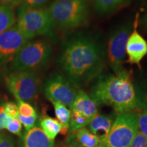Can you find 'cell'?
Returning <instances> with one entry per match:
<instances>
[{
	"instance_id": "6da1fadb",
	"label": "cell",
	"mask_w": 147,
	"mask_h": 147,
	"mask_svg": "<svg viewBox=\"0 0 147 147\" xmlns=\"http://www.w3.org/2000/svg\"><path fill=\"white\" fill-rule=\"evenodd\" d=\"M59 63L74 87H83L102 74L105 65L104 47L94 37L74 35L64 41Z\"/></svg>"
},
{
	"instance_id": "7a4b0ae2",
	"label": "cell",
	"mask_w": 147,
	"mask_h": 147,
	"mask_svg": "<svg viewBox=\"0 0 147 147\" xmlns=\"http://www.w3.org/2000/svg\"><path fill=\"white\" fill-rule=\"evenodd\" d=\"M89 96L97 106H111L117 114L138 111L136 91L131 74L125 69L117 74L100 75Z\"/></svg>"
},
{
	"instance_id": "3957f363",
	"label": "cell",
	"mask_w": 147,
	"mask_h": 147,
	"mask_svg": "<svg viewBox=\"0 0 147 147\" xmlns=\"http://www.w3.org/2000/svg\"><path fill=\"white\" fill-rule=\"evenodd\" d=\"M48 9L55 27L62 30L78 28L89 21V10L86 0H54Z\"/></svg>"
},
{
	"instance_id": "277c9868",
	"label": "cell",
	"mask_w": 147,
	"mask_h": 147,
	"mask_svg": "<svg viewBox=\"0 0 147 147\" xmlns=\"http://www.w3.org/2000/svg\"><path fill=\"white\" fill-rule=\"evenodd\" d=\"M17 14L16 27L27 40L52 34L55 26L48 8H32L21 5Z\"/></svg>"
},
{
	"instance_id": "5b68a950",
	"label": "cell",
	"mask_w": 147,
	"mask_h": 147,
	"mask_svg": "<svg viewBox=\"0 0 147 147\" xmlns=\"http://www.w3.org/2000/svg\"><path fill=\"white\" fill-rule=\"evenodd\" d=\"M53 47L48 40L39 39L27 42L12 61L14 71H35L49 61Z\"/></svg>"
},
{
	"instance_id": "8992f818",
	"label": "cell",
	"mask_w": 147,
	"mask_h": 147,
	"mask_svg": "<svg viewBox=\"0 0 147 147\" xmlns=\"http://www.w3.org/2000/svg\"><path fill=\"white\" fill-rule=\"evenodd\" d=\"M138 131L137 113L117 114L104 147H129Z\"/></svg>"
},
{
	"instance_id": "52a82bcc",
	"label": "cell",
	"mask_w": 147,
	"mask_h": 147,
	"mask_svg": "<svg viewBox=\"0 0 147 147\" xmlns=\"http://www.w3.org/2000/svg\"><path fill=\"white\" fill-rule=\"evenodd\" d=\"M5 84L16 100L33 102L38 96L40 79L35 71H14L5 78Z\"/></svg>"
},
{
	"instance_id": "ba28073f",
	"label": "cell",
	"mask_w": 147,
	"mask_h": 147,
	"mask_svg": "<svg viewBox=\"0 0 147 147\" xmlns=\"http://www.w3.org/2000/svg\"><path fill=\"white\" fill-rule=\"evenodd\" d=\"M130 29L128 25L120 27L110 36L108 43V59L112 70L117 74L123 70L126 62V47Z\"/></svg>"
},
{
	"instance_id": "9c48e42d",
	"label": "cell",
	"mask_w": 147,
	"mask_h": 147,
	"mask_svg": "<svg viewBox=\"0 0 147 147\" xmlns=\"http://www.w3.org/2000/svg\"><path fill=\"white\" fill-rule=\"evenodd\" d=\"M45 96L51 102H59L70 107L77 91L68 80L61 74H53L46 82Z\"/></svg>"
},
{
	"instance_id": "30bf717a",
	"label": "cell",
	"mask_w": 147,
	"mask_h": 147,
	"mask_svg": "<svg viewBox=\"0 0 147 147\" xmlns=\"http://www.w3.org/2000/svg\"><path fill=\"white\" fill-rule=\"evenodd\" d=\"M16 26L0 34V63L13 61L14 57L27 42Z\"/></svg>"
},
{
	"instance_id": "8fae6325",
	"label": "cell",
	"mask_w": 147,
	"mask_h": 147,
	"mask_svg": "<svg viewBox=\"0 0 147 147\" xmlns=\"http://www.w3.org/2000/svg\"><path fill=\"white\" fill-rule=\"evenodd\" d=\"M138 14L136 15L134 23V31L128 37L127 42L126 53L127 60L130 64L140 65L141 61L147 54V42L138 32Z\"/></svg>"
},
{
	"instance_id": "7c38bea8",
	"label": "cell",
	"mask_w": 147,
	"mask_h": 147,
	"mask_svg": "<svg viewBox=\"0 0 147 147\" xmlns=\"http://www.w3.org/2000/svg\"><path fill=\"white\" fill-rule=\"evenodd\" d=\"M18 147H55L54 140L46 135L39 127L35 126L21 134Z\"/></svg>"
},
{
	"instance_id": "4fadbf2b",
	"label": "cell",
	"mask_w": 147,
	"mask_h": 147,
	"mask_svg": "<svg viewBox=\"0 0 147 147\" xmlns=\"http://www.w3.org/2000/svg\"><path fill=\"white\" fill-rule=\"evenodd\" d=\"M115 117L112 115L97 114L90 121L88 128L92 134L100 140V144L97 147H104Z\"/></svg>"
},
{
	"instance_id": "5bb4252c",
	"label": "cell",
	"mask_w": 147,
	"mask_h": 147,
	"mask_svg": "<svg viewBox=\"0 0 147 147\" xmlns=\"http://www.w3.org/2000/svg\"><path fill=\"white\" fill-rule=\"evenodd\" d=\"M97 104L83 90L80 89L77 92L75 100L71 104L70 110L76 111L84 115L90 120L98 114Z\"/></svg>"
},
{
	"instance_id": "9a60e30c",
	"label": "cell",
	"mask_w": 147,
	"mask_h": 147,
	"mask_svg": "<svg viewBox=\"0 0 147 147\" xmlns=\"http://www.w3.org/2000/svg\"><path fill=\"white\" fill-rule=\"evenodd\" d=\"M54 106L55 113L57 120L61 125L60 133L62 135H66L69 131V121L71 117V110L63 104L59 102H52Z\"/></svg>"
},
{
	"instance_id": "2e32d148",
	"label": "cell",
	"mask_w": 147,
	"mask_h": 147,
	"mask_svg": "<svg viewBox=\"0 0 147 147\" xmlns=\"http://www.w3.org/2000/svg\"><path fill=\"white\" fill-rule=\"evenodd\" d=\"M16 21V18L13 8L0 5V34L14 27Z\"/></svg>"
},
{
	"instance_id": "e0dca14e",
	"label": "cell",
	"mask_w": 147,
	"mask_h": 147,
	"mask_svg": "<svg viewBox=\"0 0 147 147\" xmlns=\"http://www.w3.org/2000/svg\"><path fill=\"white\" fill-rule=\"evenodd\" d=\"M40 127L49 138L54 140L61 129V125L57 120L50 117H44L40 119Z\"/></svg>"
},
{
	"instance_id": "ac0fdd59",
	"label": "cell",
	"mask_w": 147,
	"mask_h": 147,
	"mask_svg": "<svg viewBox=\"0 0 147 147\" xmlns=\"http://www.w3.org/2000/svg\"><path fill=\"white\" fill-rule=\"evenodd\" d=\"M78 142L82 147H97L100 145V140L86 127L74 131Z\"/></svg>"
},
{
	"instance_id": "d6986e66",
	"label": "cell",
	"mask_w": 147,
	"mask_h": 147,
	"mask_svg": "<svg viewBox=\"0 0 147 147\" xmlns=\"http://www.w3.org/2000/svg\"><path fill=\"white\" fill-rule=\"evenodd\" d=\"M127 0H93L95 10L101 14L114 12L126 2Z\"/></svg>"
},
{
	"instance_id": "ffe728a7",
	"label": "cell",
	"mask_w": 147,
	"mask_h": 147,
	"mask_svg": "<svg viewBox=\"0 0 147 147\" xmlns=\"http://www.w3.org/2000/svg\"><path fill=\"white\" fill-rule=\"evenodd\" d=\"M90 119L76 111L71 110V117L69 121V133L76 131L80 129L85 127L89 123Z\"/></svg>"
},
{
	"instance_id": "44dd1931",
	"label": "cell",
	"mask_w": 147,
	"mask_h": 147,
	"mask_svg": "<svg viewBox=\"0 0 147 147\" xmlns=\"http://www.w3.org/2000/svg\"><path fill=\"white\" fill-rule=\"evenodd\" d=\"M18 107L19 115L23 117H30V116L37 115L35 108L29 102H25L21 100H16Z\"/></svg>"
},
{
	"instance_id": "7402d4cb",
	"label": "cell",
	"mask_w": 147,
	"mask_h": 147,
	"mask_svg": "<svg viewBox=\"0 0 147 147\" xmlns=\"http://www.w3.org/2000/svg\"><path fill=\"white\" fill-rule=\"evenodd\" d=\"M138 131L147 137V110H139L137 113Z\"/></svg>"
},
{
	"instance_id": "603a6c76",
	"label": "cell",
	"mask_w": 147,
	"mask_h": 147,
	"mask_svg": "<svg viewBox=\"0 0 147 147\" xmlns=\"http://www.w3.org/2000/svg\"><path fill=\"white\" fill-rule=\"evenodd\" d=\"M6 129L10 133L18 135L19 136H21L22 124L18 118H10L7 125Z\"/></svg>"
},
{
	"instance_id": "cb8c5ba5",
	"label": "cell",
	"mask_w": 147,
	"mask_h": 147,
	"mask_svg": "<svg viewBox=\"0 0 147 147\" xmlns=\"http://www.w3.org/2000/svg\"><path fill=\"white\" fill-rule=\"evenodd\" d=\"M17 118L21 123V124L25 127V130L27 131L35 127L37 119H38V115L30 116V117H23V116L18 115Z\"/></svg>"
},
{
	"instance_id": "d4e9b609",
	"label": "cell",
	"mask_w": 147,
	"mask_h": 147,
	"mask_svg": "<svg viewBox=\"0 0 147 147\" xmlns=\"http://www.w3.org/2000/svg\"><path fill=\"white\" fill-rule=\"evenodd\" d=\"M5 113L10 118H17L18 113V104L13 102H8L3 104Z\"/></svg>"
},
{
	"instance_id": "484cf974",
	"label": "cell",
	"mask_w": 147,
	"mask_h": 147,
	"mask_svg": "<svg viewBox=\"0 0 147 147\" xmlns=\"http://www.w3.org/2000/svg\"><path fill=\"white\" fill-rule=\"evenodd\" d=\"M49 1L50 0H23L22 5L32 8H46Z\"/></svg>"
},
{
	"instance_id": "4316f807",
	"label": "cell",
	"mask_w": 147,
	"mask_h": 147,
	"mask_svg": "<svg viewBox=\"0 0 147 147\" xmlns=\"http://www.w3.org/2000/svg\"><path fill=\"white\" fill-rule=\"evenodd\" d=\"M129 147H147V137L138 131Z\"/></svg>"
},
{
	"instance_id": "83f0119b",
	"label": "cell",
	"mask_w": 147,
	"mask_h": 147,
	"mask_svg": "<svg viewBox=\"0 0 147 147\" xmlns=\"http://www.w3.org/2000/svg\"><path fill=\"white\" fill-rule=\"evenodd\" d=\"M137 93L138 108L139 110H147V89Z\"/></svg>"
},
{
	"instance_id": "f1b7e54d",
	"label": "cell",
	"mask_w": 147,
	"mask_h": 147,
	"mask_svg": "<svg viewBox=\"0 0 147 147\" xmlns=\"http://www.w3.org/2000/svg\"><path fill=\"white\" fill-rule=\"evenodd\" d=\"M63 147H82L77 141L74 131L69 133L65 140Z\"/></svg>"
},
{
	"instance_id": "f546056e",
	"label": "cell",
	"mask_w": 147,
	"mask_h": 147,
	"mask_svg": "<svg viewBox=\"0 0 147 147\" xmlns=\"http://www.w3.org/2000/svg\"><path fill=\"white\" fill-rule=\"evenodd\" d=\"M0 147H14L12 138L7 134L0 133Z\"/></svg>"
},
{
	"instance_id": "4dcf8cb0",
	"label": "cell",
	"mask_w": 147,
	"mask_h": 147,
	"mask_svg": "<svg viewBox=\"0 0 147 147\" xmlns=\"http://www.w3.org/2000/svg\"><path fill=\"white\" fill-rule=\"evenodd\" d=\"M10 119V117H8L5 113L3 106H0V131L4 129H6L7 125H8Z\"/></svg>"
},
{
	"instance_id": "1f68e13d",
	"label": "cell",
	"mask_w": 147,
	"mask_h": 147,
	"mask_svg": "<svg viewBox=\"0 0 147 147\" xmlns=\"http://www.w3.org/2000/svg\"><path fill=\"white\" fill-rule=\"evenodd\" d=\"M23 0H0V5H8L14 8L23 4Z\"/></svg>"
},
{
	"instance_id": "d6a6232c",
	"label": "cell",
	"mask_w": 147,
	"mask_h": 147,
	"mask_svg": "<svg viewBox=\"0 0 147 147\" xmlns=\"http://www.w3.org/2000/svg\"><path fill=\"white\" fill-rule=\"evenodd\" d=\"M144 25L147 27V13L146 15L144 16Z\"/></svg>"
}]
</instances>
